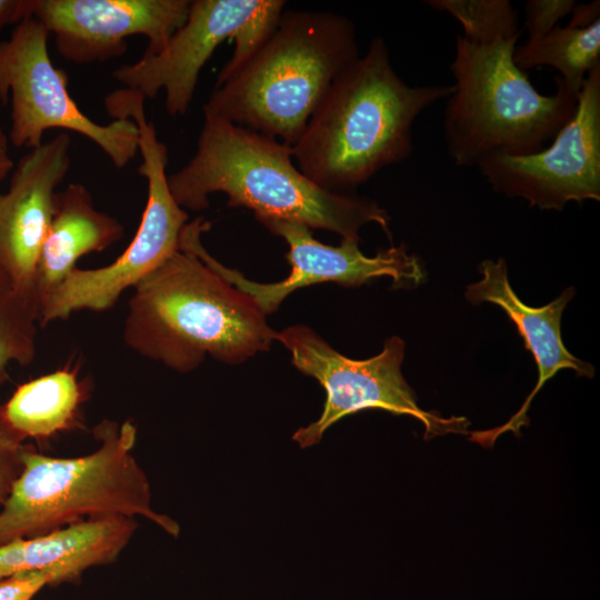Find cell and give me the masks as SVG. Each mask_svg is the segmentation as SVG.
<instances>
[{"instance_id": "obj_30", "label": "cell", "mask_w": 600, "mask_h": 600, "mask_svg": "<svg viewBox=\"0 0 600 600\" xmlns=\"http://www.w3.org/2000/svg\"><path fill=\"white\" fill-rule=\"evenodd\" d=\"M20 600H31V598L20 599Z\"/></svg>"}, {"instance_id": "obj_28", "label": "cell", "mask_w": 600, "mask_h": 600, "mask_svg": "<svg viewBox=\"0 0 600 600\" xmlns=\"http://www.w3.org/2000/svg\"><path fill=\"white\" fill-rule=\"evenodd\" d=\"M7 149H8V137L6 136L0 124V151H7Z\"/></svg>"}, {"instance_id": "obj_25", "label": "cell", "mask_w": 600, "mask_h": 600, "mask_svg": "<svg viewBox=\"0 0 600 600\" xmlns=\"http://www.w3.org/2000/svg\"><path fill=\"white\" fill-rule=\"evenodd\" d=\"M31 17V0H0V30Z\"/></svg>"}, {"instance_id": "obj_9", "label": "cell", "mask_w": 600, "mask_h": 600, "mask_svg": "<svg viewBox=\"0 0 600 600\" xmlns=\"http://www.w3.org/2000/svg\"><path fill=\"white\" fill-rule=\"evenodd\" d=\"M276 340L289 350L292 364L314 378L327 394L320 418L292 436L301 448L318 443L340 419L367 409L413 417L424 426L427 437L466 431L464 418L444 419L418 406L401 372L404 342L397 336L386 340L379 354L364 360L342 356L301 324L278 332Z\"/></svg>"}, {"instance_id": "obj_3", "label": "cell", "mask_w": 600, "mask_h": 600, "mask_svg": "<svg viewBox=\"0 0 600 600\" xmlns=\"http://www.w3.org/2000/svg\"><path fill=\"white\" fill-rule=\"evenodd\" d=\"M277 333L248 294L186 249L134 288L123 327L131 350L178 372L194 370L207 354L243 362L269 350Z\"/></svg>"}, {"instance_id": "obj_11", "label": "cell", "mask_w": 600, "mask_h": 600, "mask_svg": "<svg viewBox=\"0 0 600 600\" xmlns=\"http://www.w3.org/2000/svg\"><path fill=\"white\" fill-rule=\"evenodd\" d=\"M491 188L541 210L600 200V63L587 76L572 117L551 144L527 156L493 153L477 166Z\"/></svg>"}, {"instance_id": "obj_8", "label": "cell", "mask_w": 600, "mask_h": 600, "mask_svg": "<svg viewBox=\"0 0 600 600\" xmlns=\"http://www.w3.org/2000/svg\"><path fill=\"white\" fill-rule=\"evenodd\" d=\"M49 32L34 17L16 24L0 42V101L11 100L9 140L36 148L47 130L78 132L96 143L112 164L124 168L139 151V131L130 119L100 124L88 118L68 90V74L48 51Z\"/></svg>"}, {"instance_id": "obj_26", "label": "cell", "mask_w": 600, "mask_h": 600, "mask_svg": "<svg viewBox=\"0 0 600 600\" xmlns=\"http://www.w3.org/2000/svg\"><path fill=\"white\" fill-rule=\"evenodd\" d=\"M571 19L567 26L571 28H584L600 20V2L598 0L590 3H574Z\"/></svg>"}, {"instance_id": "obj_21", "label": "cell", "mask_w": 600, "mask_h": 600, "mask_svg": "<svg viewBox=\"0 0 600 600\" xmlns=\"http://www.w3.org/2000/svg\"><path fill=\"white\" fill-rule=\"evenodd\" d=\"M39 304L12 289L0 290V383L11 363L28 366L36 357Z\"/></svg>"}, {"instance_id": "obj_13", "label": "cell", "mask_w": 600, "mask_h": 600, "mask_svg": "<svg viewBox=\"0 0 600 600\" xmlns=\"http://www.w3.org/2000/svg\"><path fill=\"white\" fill-rule=\"evenodd\" d=\"M190 0H31V16L53 34L59 54L73 63L122 56L127 38L143 36L151 56L186 22Z\"/></svg>"}, {"instance_id": "obj_16", "label": "cell", "mask_w": 600, "mask_h": 600, "mask_svg": "<svg viewBox=\"0 0 600 600\" xmlns=\"http://www.w3.org/2000/svg\"><path fill=\"white\" fill-rule=\"evenodd\" d=\"M136 529L134 518L104 516L0 544V580L21 572L48 571L59 583L76 581L87 569L113 562Z\"/></svg>"}, {"instance_id": "obj_12", "label": "cell", "mask_w": 600, "mask_h": 600, "mask_svg": "<svg viewBox=\"0 0 600 600\" xmlns=\"http://www.w3.org/2000/svg\"><path fill=\"white\" fill-rule=\"evenodd\" d=\"M167 158L151 153L138 173L148 184L147 202L136 234L111 263L96 268L76 267L39 304V324L69 318L72 313L112 308L129 288H136L166 259L179 250L188 213L171 194Z\"/></svg>"}, {"instance_id": "obj_2", "label": "cell", "mask_w": 600, "mask_h": 600, "mask_svg": "<svg viewBox=\"0 0 600 600\" xmlns=\"http://www.w3.org/2000/svg\"><path fill=\"white\" fill-rule=\"evenodd\" d=\"M292 158L291 147L274 138L204 114L193 157L168 176V184L182 209L204 210L210 194L222 192L228 206L246 207L257 219L294 221L357 241L373 222L390 236V216L374 200L319 187Z\"/></svg>"}, {"instance_id": "obj_4", "label": "cell", "mask_w": 600, "mask_h": 600, "mask_svg": "<svg viewBox=\"0 0 600 600\" xmlns=\"http://www.w3.org/2000/svg\"><path fill=\"white\" fill-rule=\"evenodd\" d=\"M360 57L354 24L327 11H286L261 48L203 106L292 147L334 79Z\"/></svg>"}, {"instance_id": "obj_10", "label": "cell", "mask_w": 600, "mask_h": 600, "mask_svg": "<svg viewBox=\"0 0 600 600\" xmlns=\"http://www.w3.org/2000/svg\"><path fill=\"white\" fill-rule=\"evenodd\" d=\"M258 220L289 246L286 258L291 271L279 282H253L213 258L201 242L202 232L210 226L202 217L184 226L179 249L193 252L224 281L248 294L266 316L276 311L298 288L316 283L357 287L379 277H389L396 288H413L424 280L419 259L409 254L403 244L367 257L360 251L357 240L342 239L338 247H332L316 240L310 228L302 223L276 218Z\"/></svg>"}, {"instance_id": "obj_19", "label": "cell", "mask_w": 600, "mask_h": 600, "mask_svg": "<svg viewBox=\"0 0 600 600\" xmlns=\"http://www.w3.org/2000/svg\"><path fill=\"white\" fill-rule=\"evenodd\" d=\"M513 60L524 72L537 67L556 69L566 87L580 94L588 73L600 63V20L584 28L557 26L517 46Z\"/></svg>"}, {"instance_id": "obj_1", "label": "cell", "mask_w": 600, "mask_h": 600, "mask_svg": "<svg viewBox=\"0 0 600 600\" xmlns=\"http://www.w3.org/2000/svg\"><path fill=\"white\" fill-rule=\"evenodd\" d=\"M453 86H410L382 38L332 82L291 147L299 170L319 187L351 193L383 168L408 159L419 114Z\"/></svg>"}, {"instance_id": "obj_27", "label": "cell", "mask_w": 600, "mask_h": 600, "mask_svg": "<svg viewBox=\"0 0 600 600\" xmlns=\"http://www.w3.org/2000/svg\"><path fill=\"white\" fill-rule=\"evenodd\" d=\"M13 169V162L10 159L8 151H0V182Z\"/></svg>"}, {"instance_id": "obj_5", "label": "cell", "mask_w": 600, "mask_h": 600, "mask_svg": "<svg viewBox=\"0 0 600 600\" xmlns=\"http://www.w3.org/2000/svg\"><path fill=\"white\" fill-rule=\"evenodd\" d=\"M93 432L99 447L77 458L48 457L26 444L22 472L0 511V544L104 516H140L178 537V523L151 507L149 480L132 454L133 422L103 420Z\"/></svg>"}, {"instance_id": "obj_14", "label": "cell", "mask_w": 600, "mask_h": 600, "mask_svg": "<svg viewBox=\"0 0 600 600\" xmlns=\"http://www.w3.org/2000/svg\"><path fill=\"white\" fill-rule=\"evenodd\" d=\"M71 140L67 132L30 149L0 192V268L10 288L37 299L36 272L56 206L57 187L68 174Z\"/></svg>"}, {"instance_id": "obj_29", "label": "cell", "mask_w": 600, "mask_h": 600, "mask_svg": "<svg viewBox=\"0 0 600 600\" xmlns=\"http://www.w3.org/2000/svg\"><path fill=\"white\" fill-rule=\"evenodd\" d=\"M10 288V283L8 281V278L6 277L4 272L0 268V290H8Z\"/></svg>"}, {"instance_id": "obj_24", "label": "cell", "mask_w": 600, "mask_h": 600, "mask_svg": "<svg viewBox=\"0 0 600 600\" xmlns=\"http://www.w3.org/2000/svg\"><path fill=\"white\" fill-rule=\"evenodd\" d=\"M59 584L57 577L48 571H29L0 580V600L33 598L46 586Z\"/></svg>"}, {"instance_id": "obj_17", "label": "cell", "mask_w": 600, "mask_h": 600, "mask_svg": "<svg viewBox=\"0 0 600 600\" xmlns=\"http://www.w3.org/2000/svg\"><path fill=\"white\" fill-rule=\"evenodd\" d=\"M123 236V224L98 210L82 183H70L57 192L54 213L38 259V304L76 268L81 257L103 251Z\"/></svg>"}, {"instance_id": "obj_7", "label": "cell", "mask_w": 600, "mask_h": 600, "mask_svg": "<svg viewBox=\"0 0 600 600\" xmlns=\"http://www.w3.org/2000/svg\"><path fill=\"white\" fill-rule=\"evenodd\" d=\"M286 1L193 0L186 22L159 52L123 64L112 78L144 99L166 93L169 116H183L193 99L198 78L214 50L227 39L236 42L231 59L217 78L220 86L232 77L276 29Z\"/></svg>"}, {"instance_id": "obj_18", "label": "cell", "mask_w": 600, "mask_h": 600, "mask_svg": "<svg viewBox=\"0 0 600 600\" xmlns=\"http://www.w3.org/2000/svg\"><path fill=\"white\" fill-rule=\"evenodd\" d=\"M77 367L57 369L17 388L0 407L7 422L24 438H48L78 426L84 400Z\"/></svg>"}, {"instance_id": "obj_22", "label": "cell", "mask_w": 600, "mask_h": 600, "mask_svg": "<svg viewBox=\"0 0 600 600\" xmlns=\"http://www.w3.org/2000/svg\"><path fill=\"white\" fill-rule=\"evenodd\" d=\"M24 440L26 438L7 422L0 409V506L22 472Z\"/></svg>"}, {"instance_id": "obj_15", "label": "cell", "mask_w": 600, "mask_h": 600, "mask_svg": "<svg viewBox=\"0 0 600 600\" xmlns=\"http://www.w3.org/2000/svg\"><path fill=\"white\" fill-rule=\"evenodd\" d=\"M479 270L482 279L468 286L466 298L472 303L490 302L500 307L517 327L526 350L533 356L538 368V381L519 411L507 423L471 433V440L491 447L504 432L519 434L527 426L528 409L532 399L559 370L571 369L577 376L592 378L594 368L574 357L564 346L561 336L562 313L574 296V289H566L558 298L542 307L527 306L512 289L503 259L484 260Z\"/></svg>"}, {"instance_id": "obj_20", "label": "cell", "mask_w": 600, "mask_h": 600, "mask_svg": "<svg viewBox=\"0 0 600 600\" xmlns=\"http://www.w3.org/2000/svg\"><path fill=\"white\" fill-rule=\"evenodd\" d=\"M427 6L453 17L466 39L492 44L519 39V16L509 0H427Z\"/></svg>"}, {"instance_id": "obj_23", "label": "cell", "mask_w": 600, "mask_h": 600, "mask_svg": "<svg viewBox=\"0 0 600 600\" xmlns=\"http://www.w3.org/2000/svg\"><path fill=\"white\" fill-rule=\"evenodd\" d=\"M574 3L573 0H529L524 7L528 39L541 38L554 29L571 12Z\"/></svg>"}, {"instance_id": "obj_6", "label": "cell", "mask_w": 600, "mask_h": 600, "mask_svg": "<svg viewBox=\"0 0 600 600\" xmlns=\"http://www.w3.org/2000/svg\"><path fill=\"white\" fill-rule=\"evenodd\" d=\"M518 39L478 44L456 39L449 64L454 80L443 114L447 151L458 167L493 153L527 156L546 147L572 117L579 94L557 77L551 96L540 93L513 60Z\"/></svg>"}]
</instances>
